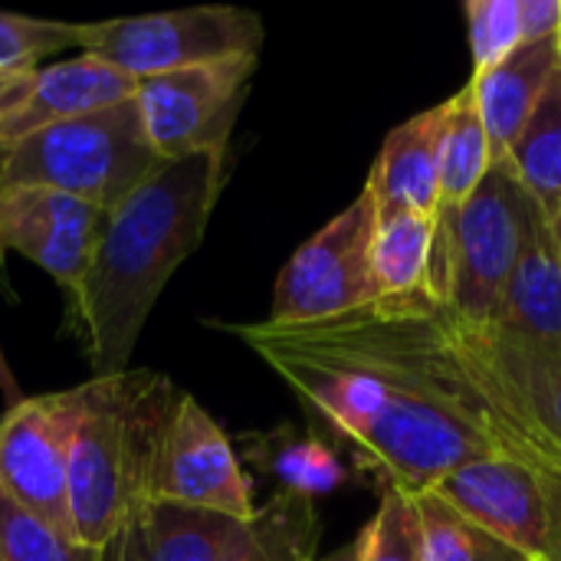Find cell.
<instances>
[{
  "label": "cell",
  "mask_w": 561,
  "mask_h": 561,
  "mask_svg": "<svg viewBox=\"0 0 561 561\" xmlns=\"http://www.w3.org/2000/svg\"><path fill=\"white\" fill-rule=\"evenodd\" d=\"M224 178L220 151L164 161L105 214L89 270L72 293V319L95 378L128 368L161 289L201 243Z\"/></svg>",
  "instance_id": "1"
},
{
  "label": "cell",
  "mask_w": 561,
  "mask_h": 561,
  "mask_svg": "<svg viewBox=\"0 0 561 561\" xmlns=\"http://www.w3.org/2000/svg\"><path fill=\"white\" fill-rule=\"evenodd\" d=\"M181 391L161 371L125 368L79 385L69 463L72 536L102 549L148 500Z\"/></svg>",
  "instance_id": "2"
},
{
  "label": "cell",
  "mask_w": 561,
  "mask_h": 561,
  "mask_svg": "<svg viewBox=\"0 0 561 561\" xmlns=\"http://www.w3.org/2000/svg\"><path fill=\"white\" fill-rule=\"evenodd\" d=\"M332 431L352 440L388 483L411 496L434 490L444 477L496 450L470 427L424 408L401 388L342 365L293 355H260Z\"/></svg>",
  "instance_id": "3"
},
{
  "label": "cell",
  "mask_w": 561,
  "mask_h": 561,
  "mask_svg": "<svg viewBox=\"0 0 561 561\" xmlns=\"http://www.w3.org/2000/svg\"><path fill=\"white\" fill-rule=\"evenodd\" d=\"M164 158L154 151L141 108L131 99L49 125L0 151V184H39L76 201L115 210Z\"/></svg>",
  "instance_id": "4"
},
{
  "label": "cell",
  "mask_w": 561,
  "mask_h": 561,
  "mask_svg": "<svg viewBox=\"0 0 561 561\" xmlns=\"http://www.w3.org/2000/svg\"><path fill=\"white\" fill-rule=\"evenodd\" d=\"M529 207L533 197L513 168L506 161L493 164L467 207L454 220L434 224L424 279L427 299L473 322H496L523 250Z\"/></svg>",
  "instance_id": "5"
},
{
  "label": "cell",
  "mask_w": 561,
  "mask_h": 561,
  "mask_svg": "<svg viewBox=\"0 0 561 561\" xmlns=\"http://www.w3.org/2000/svg\"><path fill=\"white\" fill-rule=\"evenodd\" d=\"M76 46L135 82L233 56H260L263 20L240 7H184L76 23Z\"/></svg>",
  "instance_id": "6"
},
{
  "label": "cell",
  "mask_w": 561,
  "mask_h": 561,
  "mask_svg": "<svg viewBox=\"0 0 561 561\" xmlns=\"http://www.w3.org/2000/svg\"><path fill=\"white\" fill-rule=\"evenodd\" d=\"M371 237L375 197L362 191L283 266L266 322L312 325L378 302L381 293L371 273Z\"/></svg>",
  "instance_id": "7"
},
{
  "label": "cell",
  "mask_w": 561,
  "mask_h": 561,
  "mask_svg": "<svg viewBox=\"0 0 561 561\" xmlns=\"http://www.w3.org/2000/svg\"><path fill=\"white\" fill-rule=\"evenodd\" d=\"M256 62L260 56H233L141 79L135 102L154 151L164 161H181L204 151L227 154V141Z\"/></svg>",
  "instance_id": "8"
},
{
  "label": "cell",
  "mask_w": 561,
  "mask_h": 561,
  "mask_svg": "<svg viewBox=\"0 0 561 561\" xmlns=\"http://www.w3.org/2000/svg\"><path fill=\"white\" fill-rule=\"evenodd\" d=\"M76 424L79 388L20 398L0 417V493L62 536H72L69 463Z\"/></svg>",
  "instance_id": "9"
},
{
  "label": "cell",
  "mask_w": 561,
  "mask_h": 561,
  "mask_svg": "<svg viewBox=\"0 0 561 561\" xmlns=\"http://www.w3.org/2000/svg\"><path fill=\"white\" fill-rule=\"evenodd\" d=\"M434 493L533 561H561L559 473L486 457L444 477Z\"/></svg>",
  "instance_id": "10"
},
{
  "label": "cell",
  "mask_w": 561,
  "mask_h": 561,
  "mask_svg": "<svg viewBox=\"0 0 561 561\" xmlns=\"http://www.w3.org/2000/svg\"><path fill=\"white\" fill-rule=\"evenodd\" d=\"M151 500L210 510L240 523L256 513L230 437L191 394H181L164 431Z\"/></svg>",
  "instance_id": "11"
},
{
  "label": "cell",
  "mask_w": 561,
  "mask_h": 561,
  "mask_svg": "<svg viewBox=\"0 0 561 561\" xmlns=\"http://www.w3.org/2000/svg\"><path fill=\"white\" fill-rule=\"evenodd\" d=\"M105 214L39 184H0V253H23L69 296L79 289Z\"/></svg>",
  "instance_id": "12"
},
{
  "label": "cell",
  "mask_w": 561,
  "mask_h": 561,
  "mask_svg": "<svg viewBox=\"0 0 561 561\" xmlns=\"http://www.w3.org/2000/svg\"><path fill=\"white\" fill-rule=\"evenodd\" d=\"M496 325L561 371V260L549 217L533 204Z\"/></svg>",
  "instance_id": "13"
},
{
  "label": "cell",
  "mask_w": 561,
  "mask_h": 561,
  "mask_svg": "<svg viewBox=\"0 0 561 561\" xmlns=\"http://www.w3.org/2000/svg\"><path fill=\"white\" fill-rule=\"evenodd\" d=\"M135 89L138 82L131 76L85 53L53 62L46 69H36V79L26 99L7 115H0V151H7L10 145L49 125L125 102L135 95Z\"/></svg>",
  "instance_id": "14"
},
{
  "label": "cell",
  "mask_w": 561,
  "mask_h": 561,
  "mask_svg": "<svg viewBox=\"0 0 561 561\" xmlns=\"http://www.w3.org/2000/svg\"><path fill=\"white\" fill-rule=\"evenodd\" d=\"M561 69V33L549 39H533L516 46L496 66L473 72L470 95L480 112V122L490 135L493 164H500L526 125L529 112L542 99L546 85Z\"/></svg>",
  "instance_id": "15"
},
{
  "label": "cell",
  "mask_w": 561,
  "mask_h": 561,
  "mask_svg": "<svg viewBox=\"0 0 561 561\" xmlns=\"http://www.w3.org/2000/svg\"><path fill=\"white\" fill-rule=\"evenodd\" d=\"M447 102L401 122L381 145L365 191L378 210H414L437 217V174Z\"/></svg>",
  "instance_id": "16"
},
{
  "label": "cell",
  "mask_w": 561,
  "mask_h": 561,
  "mask_svg": "<svg viewBox=\"0 0 561 561\" xmlns=\"http://www.w3.org/2000/svg\"><path fill=\"white\" fill-rule=\"evenodd\" d=\"M240 519L148 500L102 549L99 561H217Z\"/></svg>",
  "instance_id": "17"
},
{
  "label": "cell",
  "mask_w": 561,
  "mask_h": 561,
  "mask_svg": "<svg viewBox=\"0 0 561 561\" xmlns=\"http://www.w3.org/2000/svg\"><path fill=\"white\" fill-rule=\"evenodd\" d=\"M316 500L283 490L250 519L237 523L217 561H316Z\"/></svg>",
  "instance_id": "18"
},
{
  "label": "cell",
  "mask_w": 561,
  "mask_h": 561,
  "mask_svg": "<svg viewBox=\"0 0 561 561\" xmlns=\"http://www.w3.org/2000/svg\"><path fill=\"white\" fill-rule=\"evenodd\" d=\"M493 168L490 135L480 122L473 105L470 85L447 99L444 115V138H440V174H437V217L434 224L454 220L467 201L483 184L486 171Z\"/></svg>",
  "instance_id": "19"
},
{
  "label": "cell",
  "mask_w": 561,
  "mask_h": 561,
  "mask_svg": "<svg viewBox=\"0 0 561 561\" xmlns=\"http://www.w3.org/2000/svg\"><path fill=\"white\" fill-rule=\"evenodd\" d=\"M533 204L552 217L561 207V69L529 112L503 158Z\"/></svg>",
  "instance_id": "20"
},
{
  "label": "cell",
  "mask_w": 561,
  "mask_h": 561,
  "mask_svg": "<svg viewBox=\"0 0 561 561\" xmlns=\"http://www.w3.org/2000/svg\"><path fill=\"white\" fill-rule=\"evenodd\" d=\"M434 243V220L414 210H378L371 237V273L381 299L424 289Z\"/></svg>",
  "instance_id": "21"
},
{
  "label": "cell",
  "mask_w": 561,
  "mask_h": 561,
  "mask_svg": "<svg viewBox=\"0 0 561 561\" xmlns=\"http://www.w3.org/2000/svg\"><path fill=\"white\" fill-rule=\"evenodd\" d=\"M414 503L421 516L424 561H533L470 516H463L434 490L417 493Z\"/></svg>",
  "instance_id": "22"
},
{
  "label": "cell",
  "mask_w": 561,
  "mask_h": 561,
  "mask_svg": "<svg viewBox=\"0 0 561 561\" xmlns=\"http://www.w3.org/2000/svg\"><path fill=\"white\" fill-rule=\"evenodd\" d=\"M250 457L270 470L283 490L289 493H302V496H319V493H329L335 490L342 480H345V470L342 463L335 460V454L312 440V437H296L293 431H279V434H270L263 437Z\"/></svg>",
  "instance_id": "23"
},
{
  "label": "cell",
  "mask_w": 561,
  "mask_h": 561,
  "mask_svg": "<svg viewBox=\"0 0 561 561\" xmlns=\"http://www.w3.org/2000/svg\"><path fill=\"white\" fill-rule=\"evenodd\" d=\"M358 561H424L417 503L408 490L388 483L375 519L355 539Z\"/></svg>",
  "instance_id": "24"
},
{
  "label": "cell",
  "mask_w": 561,
  "mask_h": 561,
  "mask_svg": "<svg viewBox=\"0 0 561 561\" xmlns=\"http://www.w3.org/2000/svg\"><path fill=\"white\" fill-rule=\"evenodd\" d=\"M0 561H99V549L49 529L0 493Z\"/></svg>",
  "instance_id": "25"
},
{
  "label": "cell",
  "mask_w": 561,
  "mask_h": 561,
  "mask_svg": "<svg viewBox=\"0 0 561 561\" xmlns=\"http://www.w3.org/2000/svg\"><path fill=\"white\" fill-rule=\"evenodd\" d=\"M76 46V23L0 10V69H36L49 53Z\"/></svg>",
  "instance_id": "26"
},
{
  "label": "cell",
  "mask_w": 561,
  "mask_h": 561,
  "mask_svg": "<svg viewBox=\"0 0 561 561\" xmlns=\"http://www.w3.org/2000/svg\"><path fill=\"white\" fill-rule=\"evenodd\" d=\"M470 49H473V72L496 66L516 46H523V16L519 0H470Z\"/></svg>",
  "instance_id": "27"
},
{
  "label": "cell",
  "mask_w": 561,
  "mask_h": 561,
  "mask_svg": "<svg viewBox=\"0 0 561 561\" xmlns=\"http://www.w3.org/2000/svg\"><path fill=\"white\" fill-rule=\"evenodd\" d=\"M523 39H549L561 33V0H519Z\"/></svg>",
  "instance_id": "28"
},
{
  "label": "cell",
  "mask_w": 561,
  "mask_h": 561,
  "mask_svg": "<svg viewBox=\"0 0 561 561\" xmlns=\"http://www.w3.org/2000/svg\"><path fill=\"white\" fill-rule=\"evenodd\" d=\"M33 79H36V69H0V115H7L26 99Z\"/></svg>",
  "instance_id": "29"
},
{
  "label": "cell",
  "mask_w": 561,
  "mask_h": 561,
  "mask_svg": "<svg viewBox=\"0 0 561 561\" xmlns=\"http://www.w3.org/2000/svg\"><path fill=\"white\" fill-rule=\"evenodd\" d=\"M0 394H7V401H10V404H16V401H20V391H16V381H13V375H10V368H7L3 352H0Z\"/></svg>",
  "instance_id": "30"
},
{
  "label": "cell",
  "mask_w": 561,
  "mask_h": 561,
  "mask_svg": "<svg viewBox=\"0 0 561 561\" xmlns=\"http://www.w3.org/2000/svg\"><path fill=\"white\" fill-rule=\"evenodd\" d=\"M549 230H552V240H556V250H559V260H561V207L549 217Z\"/></svg>",
  "instance_id": "31"
},
{
  "label": "cell",
  "mask_w": 561,
  "mask_h": 561,
  "mask_svg": "<svg viewBox=\"0 0 561 561\" xmlns=\"http://www.w3.org/2000/svg\"><path fill=\"white\" fill-rule=\"evenodd\" d=\"M316 561H358V549H355V542H352V546H345L342 552H335V556H329V559H316Z\"/></svg>",
  "instance_id": "32"
}]
</instances>
